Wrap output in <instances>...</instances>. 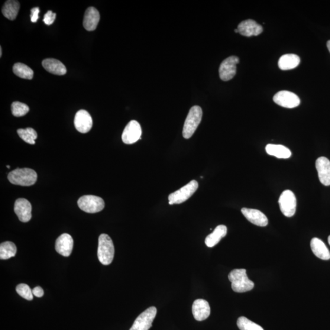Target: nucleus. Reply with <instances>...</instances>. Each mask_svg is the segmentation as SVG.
I'll return each mask as SVG.
<instances>
[{
  "label": "nucleus",
  "mask_w": 330,
  "mask_h": 330,
  "mask_svg": "<svg viewBox=\"0 0 330 330\" xmlns=\"http://www.w3.org/2000/svg\"><path fill=\"white\" fill-rule=\"evenodd\" d=\"M6 167H7L8 168H10V166H9V165H7V166H6Z\"/></svg>",
  "instance_id": "39"
},
{
  "label": "nucleus",
  "mask_w": 330,
  "mask_h": 330,
  "mask_svg": "<svg viewBox=\"0 0 330 330\" xmlns=\"http://www.w3.org/2000/svg\"><path fill=\"white\" fill-rule=\"evenodd\" d=\"M17 253V247L14 243L5 242L0 245V259L2 260H9L14 257Z\"/></svg>",
  "instance_id": "26"
},
{
  "label": "nucleus",
  "mask_w": 330,
  "mask_h": 330,
  "mask_svg": "<svg viewBox=\"0 0 330 330\" xmlns=\"http://www.w3.org/2000/svg\"><path fill=\"white\" fill-rule=\"evenodd\" d=\"M141 127L139 122L132 120L126 125L122 135V140L125 144H132L141 139Z\"/></svg>",
  "instance_id": "11"
},
{
  "label": "nucleus",
  "mask_w": 330,
  "mask_h": 330,
  "mask_svg": "<svg viewBox=\"0 0 330 330\" xmlns=\"http://www.w3.org/2000/svg\"><path fill=\"white\" fill-rule=\"evenodd\" d=\"M320 182L325 186H330V161L325 157H319L316 161Z\"/></svg>",
  "instance_id": "14"
},
{
  "label": "nucleus",
  "mask_w": 330,
  "mask_h": 330,
  "mask_svg": "<svg viewBox=\"0 0 330 330\" xmlns=\"http://www.w3.org/2000/svg\"><path fill=\"white\" fill-rule=\"evenodd\" d=\"M40 8L35 7L31 9V21L35 23L38 21L39 19V14H40Z\"/></svg>",
  "instance_id": "33"
},
{
  "label": "nucleus",
  "mask_w": 330,
  "mask_h": 330,
  "mask_svg": "<svg viewBox=\"0 0 330 330\" xmlns=\"http://www.w3.org/2000/svg\"><path fill=\"white\" fill-rule=\"evenodd\" d=\"M115 255V247L112 239L107 234L99 236L98 256L100 263L108 265L112 263Z\"/></svg>",
  "instance_id": "3"
},
{
  "label": "nucleus",
  "mask_w": 330,
  "mask_h": 330,
  "mask_svg": "<svg viewBox=\"0 0 330 330\" xmlns=\"http://www.w3.org/2000/svg\"><path fill=\"white\" fill-rule=\"evenodd\" d=\"M235 33H239V31H238V30H237V29H235Z\"/></svg>",
  "instance_id": "38"
},
{
  "label": "nucleus",
  "mask_w": 330,
  "mask_h": 330,
  "mask_svg": "<svg viewBox=\"0 0 330 330\" xmlns=\"http://www.w3.org/2000/svg\"><path fill=\"white\" fill-rule=\"evenodd\" d=\"M32 207L30 202L24 198H19L15 200L14 212L20 221L27 223L32 217Z\"/></svg>",
  "instance_id": "13"
},
{
  "label": "nucleus",
  "mask_w": 330,
  "mask_h": 330,
  "mask_svg": "<svg viewBox=\"0 0 330 330\" xmlns=\"http://www.w3.org/2000/svg\"><path fill=\"white\" fill-rule=\"evenodd\" d=\"M237 30L239 33L244 36L251 37L260 34L263 31V28L253 20H247L238 25Z\"/></svg>",
  "instance_id": "17"
},
{
  "label": "nucleus",
  "mask_w": 330,
  "mask_h": 330,
  "mask_svg": "<svg viewBox=\"0 0 330 330\" xmlns=\"http://www.w3.org/2000/svg\"><path fill=\"white\" fill-rule=\"evenodd\" d=\"M310 248L316 256L322 260H329L330 252L326 246L320 239L313 238L310 241Z\"/></svg>",
  "instance_id": "21"
},
{
  "label": "nucleus",
  "mask_w": 330,
  "mask_h": 330,
  "mask_svg": "<svg viewBox=\"0 0 330 330\" xmlns=\"http://www.w3.org/2000/svg\"><path fill=\"white\" fill-rule=\"evenodd\" d=\"M20 9V3L15 0L6 1L2 8L3 15L9 20L14 21L17 17Z\"/></svg>",
  "instance_id": "25"
},
{
  "label": "nucleus",
  "mask_w": 330,
  "mask_h": 330,
  "mask_svg": "<svg viewBox=\"0 0 330 330\" xmlns=\"http://www.w3.org/2000/svg\"><path fill=\"white\" fill-rule=\"evenodd\" d=\"M198 187V182L195 180H193L179 190L171 193L168 196L170 205H179V204L186 201L196 192Z\"/></svg>",
  "instance_id": "5"
},
{
  "label": "nucleus",
  "mask_w": 330,
  "mask_h": 330,
  "mask_svg": "<svg viewBox=\"0 0 330 330\" xmlns=\"http://www.w3.org/2000/svg\"><path fill=\"white\" fill-rule=\"evenodd\" d=\"M12 115L15 117H21L27 115L30 111V108L27 105L20 102H14L11 105Z\"/></svg>",
  "instance_id": "30"
},
{
  "label": "nucleus",
  "mask_w": 330,
  "mask_h": 330,
  "mask_svg": "<svg viewBox=\"0 0 330 330\" xmlns=\"http://www.w3.org/2000/svg\"><path fill=\"white\" fill-rule=\"evenodd\" d=\"M203 111L199 106H194L190 109L185 123H184L182 135L184 138L189 139L192 137L201 121Z\"/></svg>",
  "instance_id": "4"
},
{
  "label": "nucleus",
  "mask_w": 330,
  "mask_h": 330,
  "mask_svg": "<svg viewBox=\"0 0 330 330\" xmlns=\"http://www.w3.org/2000/svg\"><path fill=\"white\" fill-rule=\"evenodd\" d=\"M16 291L19 295L27 300L33 299V291L31 290L30 286L26 284H20L16 287Z\"/></svg>",
  "instance_id": "31"
},
{
  "label": "nucleus",
  "mask_w": 330,
  "mask_h": 330,
  "mask_svg": "<svg viewBox=\"0 0 330 330\" xmlns=\"http://www.w3.org/2000/svg\"><path fill=\"white\" fill-rule=\"evenodd\" d=\"M300 58L295 54H286L283 55L278 61V66L283 70L294 69L299 65Z\"/></svg>",
  "instance_id": "23"
},
{
  "label": "nucleus",
  "mask_w": 330,
  "mask_h": 330,
  "mask_svg": "<svg viewBox=\"0 0 330 330\" xmlns=\"http://www.w3.org/2000/svg\"><path fill=\"white\" fill-rule=\"evenodd\" d=\"M265 151L271 156L284 159L289 158L292 155V153L289 149L281 144H268L265 147Z\"/></svg>",
  "instance_id": "24"
},
{
  "label": "nucleus",
  "mask_w": 330,
  "mask_h": 330,
  "mask_svg": "<svg viewBox=\"0 0 330 330\" xmlns=\"http://www.w3.org/2000/svg\"><path fill=\"white\" fill-rule=\"evenodd\" d=\"M239 63L237 57L231 56L223 61L219 68L220 79L225 82L230 80L234 77L237 71V64Z\"/></svg>",
  "instance_id": "9"
},
{
  "label": "nucleus",
  "mask_w": 330,
  "mask_h": 330,
  "mask_svg": "<svg viewBox=\"0 0 330 330\" xmlns=\"http://www.w3.org/2000/svg\"><path fill=\"white\" fill-rule=\"evenodd\" d=\"M273 101L284 108H293L299 106L300 100L299 97L288 90H281L273 97Z\"/></svg>",
  "instance_id": "10"
},
{
  "label": "nucleus",
  "mask_w": 330,
  "mask_h": 330,
  "mask_svg": "<svg viewBox=\"0 0 330 330\" xmlns=\"http://www.w3.org/2000/svg\"><path fill=\"white\" fill-rule=\"evenodd\" d=\"M328 244H329V245H330V235L329 236V237H328Z\"/></svg>",
  "instance_id": "37"
},
{
  "label": "nucleus",
  "mask_w": 330,
  "mask_h": 330,
  "mask_svg": "<svg viewBox=\"0 0 330 330\" xmlns=\"http://www.w3.org/2000/svg\"><path fill=\"white\" fill-rule=\"evenodd\" d=\"M157 308L151 306L142 313L135 320L130 330H149L157 315Z\"/></svg>",
  "instance_id": "8"
},
{
  "label": "nucleus",
  "mask_w": 330,
  "mask_h": 330,
  "mask_svg": "<svg viewBox=\"0 0 330 330\" xmlns=\"http://www.w3.org/2000/svg\"><path fill=\"white\" fill-rule=\"evenodd\" d=\"M13 72L16 76L22 78V79L31 80L33 78V70L23 63L15 64L13 66Z\"/></svg>",
  "instance_id": "27"
},
{
  "label": "nucleus",
  "mask_w": 330,
  "mask_h": 330,
  "mask_svg": "<svg viewBox=\"0 0 330 330\" xmlns=\"http://www.w3.org/2000/svg\"><path fill=\"white\" fill-rule=\"evenodd\" d=\"M74 246V240L69 234H63L57 239L55 244V250L63 256H69L72 253Z\"/></svg>",
  "instance_id": "15"
},
{
  "label": "nucleus",
  "mask_w": 330,
  "mask_h": 330,
  "mask_svg": "<svg viewBox=\"0 0 330 330\" xmlns=\"http://www.w3.org/2000/svg\"><path fill=\"white\" fill-rule=\"evenodd\" d=\"M32 291H33V295L38 298H41L44 296V290L40 286L34 287Z\"/></svg>",
  "instance_id": "34"
},
{
  "label": "nucleus",
  "mask_w": 330,
  "mask_h": 330,
  "mask_svg": "<svg viewBox=\"0 0 330 330\" xmlns=\"http://www.w3.org/2000/svg\"><path fill=\"white\" fill-rule=\"evenodd\" d=\"M280 208L281 212L287 217H292L295 215L297 208V199L292 191H284L281 194L279 200Z\"/></svg>",
  "instance_id": "7"
},
{
  "label": "nucleus",
  "mask_w": 330,
  "mask_h": 330,
  "mask_svg": "<svg viewBox=\"0 0 330 330\" xmlns=\"http://www.w3.org/2000/svg\"><path fill=\"white\" fill-rule=\"evenodd\" d=\"M227 234V228L225 225H219L211 234L207 236L205 244L208 247L212 248L218 244L221 239Z\"/></svg>",
  "instance_id": "22"
},
{
  "label": "nucleus",
  "mask_w": 330,
  "mask_h": 330,
  "mask_svg": "<svg viewBox=\"0 0 330 330\" xmlns=\"http://www.w3.org/2000/svg\"><path fill=\"white\" fill-rule=\"evenodd\" d=\"M77 203L80 209L86 213H98L105 208L104 200L97 196H83L78 200Z\"/></svg>",
  "instance_id": "6"
},
{
  "label": "nucleus",
  "mask_w": 330,
  "mask_h": 330,
  "mask_svg": "<svg viewBox=\"0 0 330 330\" xmlns=\"http://www.w3.org/2000/svg\"><path fill=\"white\" fill-rule=\"evenodd\" d=\"M326 45H327L328 49L330 53V40L327 42V44H326Z\"/></svg>",
  "instance_id": "35"
},
{
  "label": "nucleus",
  "mask_w": 330,
  "mask_h": 330,
  "mask_svg": "<svg viewBox=\"0 0 330 330\" xmlns=\"http://www.w3.org/2000/svg\"><path fill=\"white\" fill-rule=\"evenodd\" d=\"M8 178L14 185L31 186L36 182L38 175L35 171L30 168H17L9 173Z\"/></svg>",
  "instance_id": "2"
},
{
  "label": "nucleus",
  "mask_w": 330,
  "mask_h": 330,
  "mask_svg": "<svg viewBox=\"0 0 330 330\" xmlns=\"http://www.w3.org/2000/svg\"><path fill=\"white\" fill-rule=\"evenodd\" d=\"M237 325L241 330H264L262 326L244 316L238 319Z\"/></svg>",
  "instance_id": "29"
},
{
  "label": "nucleus",
  "mask_w": 330,
  "mask_h": 330,
  "mask_svg": "<svg viewBox=\"0 0 330 330\" xmlns=\"http://www.w3.org/2000/svg\"><path fill=\"white\" fill-rule=\"evenodd\" d=\"M2 47H0V57H2Z\"/></svg>",
  "instance_id": "36"
},
{
  "label": "nucleus",
  "mask_w": 330,
  "mask_h": 330,
  "mask_svg": "<svg viewBox=\"0 0 330 330\" xmlns=\"http://www.w3.org/2000/svg\"><path fill=\"white\" fill-rule=\"evenodd\" d=\"M228 278L231 282L232 289L235 292H248L254 287V283L249 279L247 270L244 268L233 270L229 273Z\"/></svg>",
  "instance_id": "1"
},
{
  "label": "nucleus",
  "mask_w": 330,
  "mask_h": 330,
  "mask_svg": "<svg viewBox=\"0 0 330 330\" xmlns=\"http://www.w3.org/2000/svg\"><path fill=\"white\" fill-rule=\"evenodd\" d=\"M57 14L52 11H48L44 15V22L45 24L50 25L53 24Z\"/></svg>",
  "instance_id": "32"
},
{
  "label": "nucleus",
  "mask_w": 330,
  "mask_h": 330,
  "mask_svg": "<svg viewBox=\"0 0 330 330\" xmlns=\"http://www.w3.org/2000/svg\"><path fill=\"white\" fill-rule=\"evenodd\" d=\"M74 124L78 131L86 134L92 129L93 119L88 112L81 109L76 113Z\"/></svg>",
  "instance_id": "12"
},
{
  "label": "nucleus",
  "mask_w": 330,
  "mask_h": 330,
  "mask_svg": "<svg viewBox=\"0 0 330 330\" xmlns=\"http://www.w3.org/2000/svg\"><path fill=\"white\" fill-rule=\"evenodd\" d=\"M17 134L23 140L30 144H34L35 140L38 138L37 132L32 128L19 129Z\"/></svg>",
  "instance_id": "28"
},
{
  "label": "nucleus",
  "mask_w": 330,
  "mask_h": 330,
  "mask_svg": "<svg viewBox=\"0 0 330 330\" xmlns=\"http://www.w3.org/2000/svg\"><path fill=\"white\" fill-rule=\"evenodd\" d=\"M241 212L245 217L253 225L261 226V227H264L268 225V220L267 216L260 210L242 208Z\"/></svg>",
  "instance_id": "16"
},
{
  "label": "nucleus",
  "mask_w": 330,
  "mask_h": 330,
  "mask_svg": "<svg viewBox=\"0 0 330 330\" xmlns=\"http://www.w3.org/2000/svg\"><path fill=\"white\" fill-rule=\"evenodd\" d=\"M43 66L48 72L57 76L65 75L67 69L65 66L59 60L48 58L43 61Z\"/></svg>",
  "instance_id": "20"
},
{
  "label": "nucleus",
  "mask_w": 330,
  "mask_h": 330,
  "mask_svg": "<svg viewBox=\"0 0 330 330\" xmlns=\"http://www.w3.org/2000/svg\"><path fill=\"white\" fill-rule=\"evenodd\" d=\"M192 313L194 318L198 321H203L208 319L210 315L209 303L203 299L196 300L193 304Z\"/></svg>",
  "instance_id": "18"
},
{
  "label": "nucleus",
  "mask_w": 330,
  "mask_h": 330,
  "mask_svg": "<svg viewBox=\"0 0 330 330\" xmlns=\"http://www.w3.org/2000/svg\"><path fill=\"white\" fill-rule=\"evenodd\" d=\"M100 17L99 12L95 8H88L86 9L84 15V28L89 31L95 30L98 27Z\"/></svg>",
  "instance_id": "19"
}]
</instances>
